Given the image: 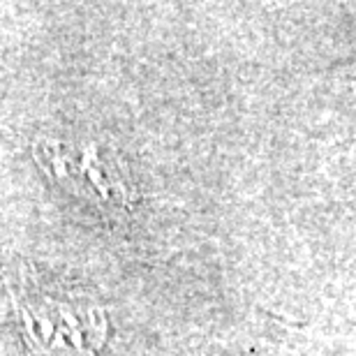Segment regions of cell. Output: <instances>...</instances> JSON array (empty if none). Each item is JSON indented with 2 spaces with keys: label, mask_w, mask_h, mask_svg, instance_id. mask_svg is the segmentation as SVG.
Listing matches in <instances>:
<instances>
[{
  "label": "cell",
  "mask_w": 356,
  "mask_h": 356,
  "mask_svg": "<svg viewBox=\"0 0 356 356\" xmlns=\"http://www.w3.org/2000/svg\"><path fill=\"white\" fill-rule=\"evenodd\" d=\"M17 319L35 352L49 356H95L106 338L102 308L79 296L44 289L21 294Z\"/></svg>",
  "instance_id": "1"
},
{
  "label": "cell",
  "mask_w": 356,
  "mask_h": 356,
  "mask_svg": "<svg viewBox=\"0 0 356 356\" xmlns=\"http://www.w3.org/2000/svg\"><path fill=\"white\" fill-rule=\"evenodd\" d=\"M35 162L65 188L99 202L127 204L132 188L116 167L106 165L95 146H70L63 141L35 144Z\"/></svg>",
  "instance_id": "2"
}]
</instances>
